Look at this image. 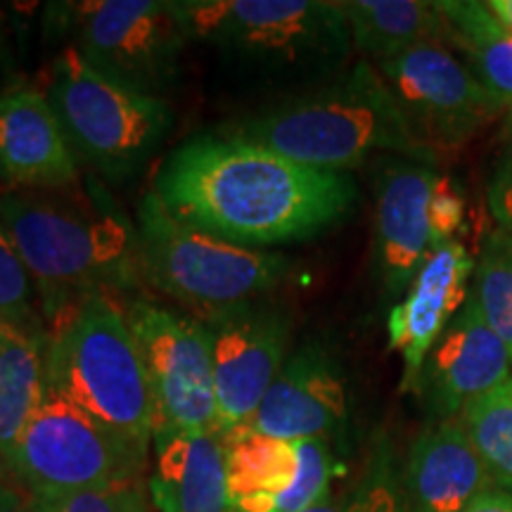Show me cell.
<instances>
[{
  "mask_svg": "<svg viewBox=\"0 0 512 512\" xmlns=\"http://www.w3.org/2000/svg\"><path fill=\"white\" fill-rule=\"evenodd\" d=\"M219 432L249 425L287 361L290 318L275 306L247 302L211 313Z\"/></svg>",
  "mask_w": 512,
  "mask_h": 512,
  "instance_id": "7c38bea8",
  "label": "cell"
},
{
  "mask_svg": "<svg viewBox=\"0 0 512 512\" xmlns=\"http://www.w3.org/2000/svg\"><path fill=\"white\" fill-rule=\"evenodd\" d=\"M0 512H36L31 496L12 486H0Z\"/></svg>",
  "mask_w": 512,
  "mask_h": 512,
  "instance_id": "4dcf8cb0",
  "label": "cell"
},
{
  "mask_svg": "<svg viewBox=\"0 0 512 512\" xmlns=\"http://www.w3.org/2000/svg\"><path fill=\"white\" fill-rule=\"evenodd\" d=\"M351 43L373 62H387L418 46H444L448 24L439 3L427 0H349L342 3Z\"/></svg>",
  "mask_w": 512,
  "mask_h": 512,
  "instance_id": "44dd1931",
  "label": "cell"
},
{
  "mask_svg": "<svg viewBox=\"0 0 512 512\" xmlns=\"http://www.w3.org/2000/svg\"><path fill=\"white\" fill-rule=\"evenodd\" d=\"M465 223V200L448 176H437L430 195V233L432 247L437 249L456 240Z\"/></svg>",
  "mask_w": 512,
  "mask_h": 512,
  "instance_id": "83f0119b",
  "label": "cell"
},
{
  "mask_svg": "<svg viewBox=\"0 0 512 512\" xmlns=\"http://www.w3.org/2000/svg\"><path fill=\"white\" fill-rule=\"evenodd\" d=\"M0 181L12 190L62 192L79 183V164L46 95H0Z\"/></svg>",
  "mask_w": 512,
  "mask_h": 512,
  "instance_id": "e0dca14e",
  "label": "cell"
},
{
  "mask_svg": "<svg viewBox=\"0 0 512 512\" xmlns=\"http://www.w3.org/2000/svg\"><path fill=\"white\" fill-rule=\"evenodd\" d=\"M223 136L311 169L344 174L375 155H401L425 164L434 159L413 138L392 91L368 60L223 128Z\"/></svg>",
  "mask_w": 512,
  "mask_h": 512,
  "instance_id": "7a4b0ae2",
  "label": "cell"
},
{
  "mask_svg": "<svg viewBox=\"0 0 512 512\" xmlns=\"http://www.w3.org/2000/svg\"><path fill=\"white\" fill-rule=\"evenodd\" d=\"M150 489L159 512H233L221 434L157 432Z\"/></svg>",
  "mask_w": 512,
  "mask_h": 512,
  "instance_id": "d6986e66",
  "label": "cell"
},
{
  "mask_svg": "<svg viewBox=\"0 0 512 512\" xmlns=\"http://www.w3.org/2000/svg\"><path fill=\"white\" fill-rule=\"evenodd\" d=\"M36 512H152L143 479L57 498H31Z\"/></svg>",
  "mask_w": 512,
  "mask_h": 512,
  "instance_id": "4316f807",
  "label": "cell"
},
{
  "mask_svg": "<svg viewBox=\"0 0 512 512\" xmlns=\"http://www.w3.org/2000/svg\"><path fill=\"white\" fill-rule=\"evenodd\" d=\"M489 10L494 12V17L498 19V24L512 34V0H489Z\"/></svg>",
  "mask_w": 512,
  "mask_h": 512,
  "instance_id": "1f68e13d",
  "label": "cell"
},
{
  "mask_svg": "<svg viewBox=\"0 0 512 512\" xmlns=\"http://www.w3.org/2000/svg\"><path fill=\"white\" fill-rule=\"evenodd\" d=\"M489 486V472L458 418L434 422L415 439L403 470L408 512H463Z\"/></svg>",
  "mask_w": 512,
  "mask_h": 512,
  "instance_id": "ac0fdd59",
  "label": "cell"
},
{
  "mask_svg": "<svg viewBox=\"0 0 512 512\" xmlns=\"http://www.w3.org/2000/svg\"><path fill=\"white\" fill-rule=\"evenodd\" d=\"M126 318L155 401V434H221L207 323L145 299L128 304Z\"/></svg>",
  "mask_w": 512,
  "mask_h": 512,
  "instance_id": "30bf717a",
  "label": "cell"
},
{
  "mask_svg": "<svg viewBox=\"0 0 512 512\" xmlns=\"http://www.w3.org/2000/svg\"><path fill=\"white\" fill-rule=\"evenodd\" d=\"M439 174L425 162L401 159L384 166L375 192V271L387 294H406L434 252L430 195Z\"/></svg>",
  "mask_w": 512,
  "mask_h": 512,
  "instance_id": "9a60e30c",
  "label": "cell"
},
{
  "mask_svg": "<svg viewBox=\"0 0 512 512\" xmlns=\"http://www.w3.org/2000/svg\"><path fill=\"white\" fill-rule=\"evenodd\" d=\"M34 290L36 285L22 256L0 226V328L17 330L38 342H46L41 318L34 313Z\"/></svg>",
  "mask_w": 512,
  "mask_h": 512,
  "instance_id": "484cf974",
  "label": "cell"
},
{
  "mask_svg": "<svg viewBox=\"0 0 512 512\" xmlns=\"http://www.w3.org/2000/svg\"><path fill=\"white\" fill-rule=\"evenodd\" d=\"M472 271L475 261L463 242H446L427 256L406 290V297L389 313V349L403 361V392L415 389L427 354L465 306L467 280Z\"/></svg>",
  "mask_w": 512,
  "mask_h": 512,
  "instance_id": "2e32d148",
  "label": "cell"
},
{
  "mask_svg": "<svg viewBox=\"0 0 512 512\" xmlns=\"http://www.w3.org/2000/svg\"><path fill=\"white\" fill-rule=\"evenodd\" d=\"M0 467H3V465H0ZM0 486H3V484H0Z\"/></svg>",
  "mask_w": 512,
  "mask_h": 512,
  "instance_id": "836d02e7",
  "label": "cell"
},
{
  "mask_svg": "<svg viewBox=\"0 0 512 512\" xmlns=\"http://www.w3.org/2000/svg\"><path fill=\"white\" fill-rule=\"evenodd\" d=\"M491 484L512 494V375L460 411Z\"/></svg>",
  "mask_w": 512,
  "mask_h": 512,
  "instance_id": "cb8c5ba5",
  "label": "cell"
},
{
  "mask_svg": "<svg viewBox=\"0 0 512 512\" xmlns=\"http://www.w3.org/2000/svg\"><path fill=\"white\" fill-rule=\"evenodd\" d=\"M190 41L230 67L271 81L323 83L349 62L342 3L325 0H176Z\"/></svg>",
  "mask_w": 512,
  "mask_h": 512,
  "instance_id": "277c9868",
  "label": "cell"
},
{
  "mask_svg": "<svg viewBox=\"0 0 512 512\" xmlns=\"http://www.w3.org/2000/svg\"><path fill=\"white\" fill-rule=\"evenodd\" d=\"M245 427L285 441L339 437L347 427V387L335 356L320 342L299 347Z\"/></svg>",
  "mask_w": 512,
  "mask_h": 512,
  "instance_id": "5bb4252c",
  "label": "cell"
},
{
  "mask_svg": "<svg viewBox=\"0 0 512 512\" xmlns=\"http://www.w3.org/2000/svg\"><path fill=\"white\" fill-rule=\"evenodd\" d=\"M152 192L185 226L247 249L316 238L358 197L351 174L311 169L223 133L171 152Z\"/></svg>",
  "mask_w": 512,
  "mask_h": 512,
  "instance_id": "6da1fadb",
  "label": "cell"
},
{
  "mask_svg": "<svg viewBox=\"0 0 512 512\" xmlns=\"http://www.w3.org/2000/svg\"><path fill=\"white\" fill-rule=\"evenodd\" d=\"M74 48L100 72L162 98L174 88L188 31L169 0H88L62 5Z\"/></svg>",
  "mask_w": 512,
  "mask_h": 512,
  "instance_id": "9c48e42d",
  "label": "cell"
},
{
  "mask_svg": "<svg viewBox=\"0 0 512 512\" xmlns=\"http://www.w3.org/2000/svg\"><path fill=\"white\" fill-rule=\"evenodd\" d=\"M0 226L55 320L95 294L133 290L143 278L136 226L110 207L38 190L0 192Z\"/></svg>",
  "mask_w": 512,
  "mask_h": 512,
  "instance_id": "3957f363",
  "label": "cell"
},
{
  "mask_svg": "<svg viewBox=\"0 0 512 512\" xmlns=\"http://www.w3.org/2000/svg\"><path fill=\"white\" fill-rule=\"evenodd\" d=\"M304 512H349V510H347V503H344V498H342V501H332L330 496H325L323 501L311 505V508L304 510Z\"/></svg>",
  "mask_w": 512,
  "mask_h": 512,
  "instance_id": "d6a6232c",
  "label": "cell"
},
{
  "mask_svg": "<svg viewBox=\"0 0 512 512\" xmlns=\"http://www.w3.org/2000/svg\"><path fill=\"white\" fill-rule=\"evenodd\" d=\"M147 448L83 413L46 382L8 467L31 498H57L143 479Z\"/></svg>",
  "mask_w": 512,
  "mask_h": 512,
  "instance_id": "ba28073f",
  "label": "cell"
},
{
  "mask_svg": "<svg viewBox=\"0 0 512 512\" xmlns=\"http://www.w3.org/2000/svg\"><path fill=\"white\" fill-rule=\"evenodd\" d=\"M489 209L498 223V230L512 235V110L505 126L503 152L489 183Z\"/></svg>",
  "mask_w": 512,
  "mask_h": 512,
  "instance_id": "f1b7e54d",
  "label": "cell"
},
{
  "mask_svg": "<svg viewBox=\"0 0 512 512\" xmlns=\"http://www.w3.org/2000/svg\"><path fill=\"white\" fill-rule=\"evenodd\" d=\"M470 299L512 354V235L496 230L486 238Z\"/></svg>",
  "mask_w": 512,
  "mask_h": 512,
  "instance_id": "d4e9b609",
  "label": "cell"
},
{
  "mask_svg": "<svg viewBox=\"0 0 512 512\" xmlns=\"http://www.w3.org/2000/svg\"><path fill=\"white\" fill-rule=\"evenodd\" d=\"M46 382L110 430L150 446L155 401L138 342L112 294H95L48 323Z\"/></svg>",
  "mask_w": 512,
  "mask_h": 512,
  "instance_id": "5b68a950",
  "label": "cell"
},
{
  "mask_svg": "<svg viewBox=\"0 0 512 512\" xmlns=\"http://www.w3.org/2000/svg\"><path fill=\"white\" fill-rule=\"evenodd\" d=\"M463 512H512V494L503 489H489L477 496Z\"/></svg>",
  "mask_w": 512,
  "mask_h": 512,
  "instance_id": "f546056e",
  "label": "cell"
},
{
  "mask_svg": "<svg viewBox=\"0 0 512 512\" xmlns=\"http://www.w3.org/2000/svg\"><path fill=\"white\" fill-rule=\"evenodd\" d=\"M425 152L456 150L510 110L444 46H418L377 64Z\"/></svg>",
  "mask_w": 512,
  "mask_h": 512,
  "instance_id": "8fae6325",
  "label": "cell"
},
{
  "mask_svg": "<svg viewBox=\"0 0 512 512\" xmlns=\"http://www.w3.org/2000/svg\"><path fill=\"white\" fill-rule=\"evenodd\" d=\"M48 102L74 155L102 176H126L157 152L174 117L164 98H152L100 72L74 46L53 62Z\"/></svg>",
  "mask_w": 512,
  "mask_h": 512,
  "instance_id": "52a82bcc",
  "label": "cell"
},
{
  "mask_svg": "<svg viewBox=\"0 0 512 512\" xmlns=\"http://www.w3.org/2000/svg\"><path fill=\"white\" fill-rule=\"evenodd\" d=\"M512 375V354L484 323L477 304L467 297L463 309L446 325L420 370L418 389L434 422L458 418L460 411Z\"/></svg>",
  "mask_w": 512,
  "mask_h": 512,
  "instance_id": "4fadbf2b",
  "label": "cell"
},
{
  "mask_svg": "<svg viewBox=\"0 0 512 512\" xmlns=\"http://www.w3.org/2000/svg\"><path fill=\"white\" fill-rule=\"evenodd\" d=\"M223 448L233 512H278L297 479V441L238 427L223 434Z\"/></svg>",
  "mask_w": 512,
  "mask_h": 512,
  "instance_id": "ffe728a7",
  "label": "cell"
},
{
  "mask_svg": "<svg viewBox=\"0 0 512 512\" xmlns=\"http://www.w3.org/2000/svg\"><path fill=\"white\" fill-rule=\"evenodd\" d=\"M138 256L143 280L207 311L256 302L290 273L285 256L238 247L190 228L166 211L155 192L138 204Z\"/></svg>",
  "mask_w": 512,
  "mask_h": 512,
  "instance_id": "8992f818",
  "label": "cell"
},
{
  "mask_svg": "<svg viewBox=\"0 0 512 512\" xmlns=\"http://www.w3.org/2000/svg\"><path fill=\"white\" fill-rule=\"evenodd\" d=\"M439 10L448 24V43L465 57L470 72L512 110V34L498 24L489 5L477 0H444Z\"/></svg>",
  "mask_w": 512,
  "mask_h": 512,
  "instance_id": "7402d4cb",
  "label": "cell"
},
{
  "mask_svg": "<svg viewBox=\"0 0 512 512\" xmlns=\"http://www.w3.org/2000/svg\"><path fill=\"white\" fill-rule=\"evenodd\" d=\"M46 389L43 342L0 328V465H8Z\"/></svg>",
  "mask_w": 512,
  "mask_h": 512,
  "instance_id": "603a6c76",
  "label": "cell"
}]
</instances>
